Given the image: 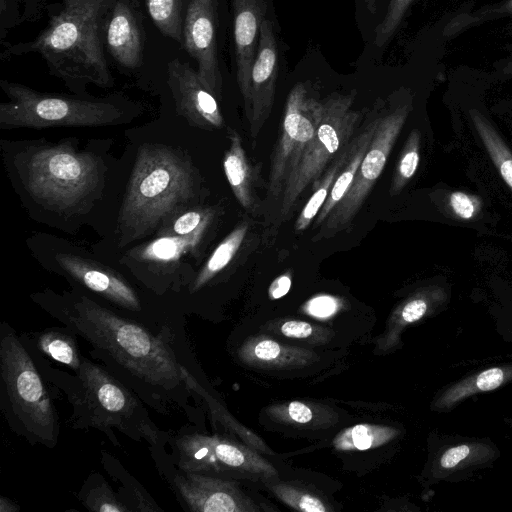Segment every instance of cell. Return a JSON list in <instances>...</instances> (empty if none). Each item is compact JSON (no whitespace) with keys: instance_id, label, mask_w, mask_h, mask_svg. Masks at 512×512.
<instances>
[{"instance_id":"cell-18","label":"cell","mask_w":512,"mask_h":512,"mask_svg":"<svg viewBox=\"0 0 512 512\" xmlns=\"http://www.w3.org/2000/svg\"><path fill=\"white\" fill-rule=\"evenodd\" d=\"M229 147L223 158V168L231 190L244 210L258 216L264 212V200L259 190L266 194L267 182L262 178L261 164H254L247 156L238 132L229 128Z\"/></svg>"},{"instance_id":"cell-22","label":"cell","mask_w":512,"mask_h":512,"mask_svg":"<svg viewBox=\"0 0 512 512\" xmlns=\"http://www.w3.org/2000/svg\"><path fill=\"white\" fill-rule=\"evenodd\" d=\"M448 301V293L440 286L418 289L406 298L392 313L387 331L379 340L378 347L387 351L400 343V336L410 324L439 311Z\"/></svg>"},{"instance_id":"cell-37","label":"cell","mask_w":512,"mask_h":512,"mask_svg":"<svg viewBox=\"0 0 512 512\" xmlns=\"http://www.w3.org/2000/svg\"><path fill=\"white\" fill-rule=\"evenodd\" d=\"M84 505L90 511L96 512H124L130 510L116 499L114 493L105 482L87 493Z\"/></svg>"},{"instance_id":"cell-11","label":"cell","mask_w":512,"mask_h":512,"mask_svg":"<svg viewBox=\"0 0 512 512\" xmlns=\"http://www.w3.org/2000/svg\"><path fill=\"white\" fill-rule=\"evenodd\" d=\"M178 466L200 474L237 473L263 479L278 476L276 469L247 447L219 435L185 434L176 440Z\"/></svg>"},{"instance_id":"cell-40","label":"cell","mask_w":512,"mask_h":512,"mask_svg":"<svg viewBox=\"0 0 512 512\" xmlns=\"http://www.w3.org/2000/svg\"><path fill=\"white\" fill-rule=\"evenodd\" d=\"M450 206L453 212L461 219H471L479 208L477 198L459 191L451 193Z\"/></svg>"},{"instance_id":"cell-5","label":"cell","mask_w":512,"mask_h":512,"mask_svg":"<svg viewBox=\"0 0 512 512\" xmlns=\"http://www.w3.org/2000/svg\"><path fill=\"white\" fill-rule=\"evenodd\" d=\"M27 192L46 208L72 212L88 200L101 180L99 160L66 144L28 152L18 164Z\"/></svg>"},{"instance_id":"cell-44","label":"cell","mask_w":512,"mask_h":512,"mask_svg":"<svg viewBox=\"0 0 512 512\" xmlns=\"http://www.w3.org/2000/svg\"><path fill=\"white\" fill-rule=\"evenodd\" d=\"M19 511V506L4 496L0 497V512H16Z\"/></svg>"},{"instance_id":"cell-45","label":"cell","mask_w":512,"mask_h":512,"mask_svg":"<svg viewBox=\"0 0 512 512\" xmlns=\"http://www.w3.org/2000/svg\"><path fill=\"white\" fill-rule=\"evenodd\" d=\"M366 5V8L371 12L375 13L376 11V2L377 0H363Z\"/></svg>"},{"instance_id":"cell-33","label":"cell","mask_w":512,"mask_h":512,"mask_svg":"<svg viewBox=\"0 0 512 512\" xmlns=\"http://www.w3.org/2000/svg\"><path fill=\"white\" fill-rule=\"evenodd\" d=\"M420 132L413 129L402 149L390 185V195H398L414 176L420 158Z\"/></svg>"},{"instance_id":"cell-23","label":"cell","mask_w":512,"mask_h":512,"mask_svg":"<svg viewBox=\"0 0 512 512\" xmlns=\"http://www.w3.org/2000/svg\"><path fill=\"white\" fill-rule=\"evenodd\" d=\"M380 115L381 111L370 113L361 123L349 145L346 162L337 176L327 200L314 221V228H319L323 224L349 190L355 174L372 142Z\"/></svg>"},{"instance_id":"cell-36","label":"cell","mask_w":512,"mask_h":512,"mask_svg":"<svg viewBox=\"0 0 512 512\" xmlns=\"http://www.w3.org/2000/svg\"><path fill=\"white\" fill-rule=\"evenodd\" d=\"M269 413L275 420L293 424H308L317 417L316 409L300 401L273 406Z\"/></svg>"},{"instance_id":"cell-14","label":"cell","mask_w":512,"mask_h":512,"mask_svg":"<svg viewBox=\"0 0 512 512\" xmlns=\"http://www.w3.org/2000/svg\"><path fill=\"white\" fill-rule=\"evenodd\" d=\"M278 77V46L270 20L261 26L258 48L246 93L244 112L252 138H256L269 118L275 99Z\"/></svg>"},{"instance_id":"cell-15","label":"cell","mask_w":512,"mask_h":512,"mask_svg":"<svg viewBox=\"0 0 512 512\" xmlns=\"http://www.w3.org/2000/svg\"><path fill=\"white\" fill-rule=\"evenodd\" d=\"M184 473L175 477L174 484L191 511L255 512L264 509L233 481L194 472Z\"/></svg>"},{"instance_id":"cell-28","label":"cell","mask_w":512,"mask_h":512,"mask_svg":"<svg viewBox=\"0 0 512 512\" xmlns=\"http://www.w3.org/2000/svg\"><path fill=\"white\" fill-rule=\"evenodd\" d=\"M348 148L349 146L328 166V168L319 179L316 187L313 190V193L309 197L306 204L302 207L295 220L294 230L296 232H303L311 225L313 221H315L317 215L319 214L332 190V186L337 176L341 172V169L346 162L348 156Z\"/></svg>"},{"instance_id":"cell-46","label":"cell","mask_w":512,"mask_h":512,"mask_svg":"<svg viewBox=\"0 0 512 512\" xmlns=\"http://www.w3.org/2000/svg\"><path fill=\"white\" fill-rule=\"evenodd\" d=\"M506 422H507V425L510 427V429L512 430V416L509 418V419H506Z\"/></svg>"},{"instance_id":"cell-25","label":"cell","mask_w":512,"mask_h":512,"mask_svg":"<svg viewBox=\"0 0 512 512\" xmlns=\"http://www.w3.org/2000/svg\"><path fill=\"white\" fill-rule=\"evenodd\" d=\"M252 221L244 219L219 243L214 249L193 284L192 291H196L206 285L224 269H226L236 258L244 255L245 249L253 248L254 235H251Z\"/></svg>"},{"instance_id":"cell-41","label":"cell","mask_w":512,"mask_h":512,"mask_svg":"<svg viewBox=\"0 0 512 512\" xmlns=\"http://www.w3.org/2000/svg\"><path fill=\"white\" fill-rule=\"evenodd\" d=\"M341 302L328 295H320L312 298L305 306L306 313L320 318H326L336 313Z\"/></svg>"},{"instance_id":"cell-4","label":"cell","mask_w":512,"mask_h":512,"mask_svg":"<svg viewBox=\"0 0 512 512\" xmlns=\"http://www.w3.org/2000/svg\"><path fill=\"white\" fill-rule=\"evenodd\" d=\"M355 93H332L321 100V118L315 135L289 177L280 201L264 223L263 238L274 237L299 206L303 194L316 187L328 166L347 149L356 135L362 114L353 108Z\"/></svg>"},{"instance_id":"cell-32","label":"cell","mask_w":512,"mask_h":512,"mask_svg":"<svg viewBox=\"0 0 512 512\" xmlns=\"http://www.w3.org/2000/svg\"><path fill=\"white\" fill-rule=\"evenodd\" d=\"M37 345L44 354L75 371L82 363L74 338L61 330L43 331L37 337Z\"/></svg>"},{"instance_id":"cell-31","label":"cell","mask_w":512,"mask_h":512,"mask_svg":"<svg viewBox=\"0 0 512 512\" xmlns=\"http://www.w3.org/2000/svg\"><path fill=\"white\" fill-rule=\"evenodd\" d=\"M148 13L158 30L183 43V0H146Z\"/></svg>"},{"instance_id":"cell-24","label":"cell","mask_w":512,"mask_h":512,"mask_svg":"<svg viewBox=\"0 0 512 512\" xmlns=\"http://www.w3.org/2000/svg\"><path fill=\"white\" fill-rule=\"evenodd\" d=\"M238 355L250 366L267 369L303 367L318 358L310 350L285 346L265 336L248 339L239 349Z\"/></svg>"},{"instance_id":"cell-2","label":"cell","mask_w":512,"mask_h":512,"mask_svg":"<svg viewBox=\"0 0 512 512\" xmlns=\"http://www.w3.org/2000/svg\"><path fill=\"white\" fill-rule=\"evenodd\" d=\"M50 311L72 332L144 383L166 390L185 384L182 366L169 346L138 323L85 296Z\"/></svg>"},{"instance_id":"cell-16","label":"cell","mask_w":512,"mask_h":512,"mask_svg":"<svg viewBox=\"0 0 512 512\" xmlns=\"http://www.w3.org/2000/svg\"><path fill=\"white\" fill-rule=\"evenodd\" d=\"M167 74L176 108L191 125L206 130L223 127L217 99L203 85L197 71L175 58L168 63Z\"/></svg>"},{"instance_id":"cell-42","label":"cell","mask_w":512,"mask_h":512,"mask_svg":"<svg viewBox=\"0 0 512 512\" xmlns=\"http://www.w3.org/2000/svg\"><path fill=\"white\" fill-rule=\"evenodd\" d=\"M292 284V279L289 273L282 274L275 278L270 284L268 289L269 298L272 300L279 299L286 295Z\"/></svg>"},{"instance_id":"cell-43","label":"cell","mask_w":512,"mask_h":512,"mask_svg":"<svg viewBox=\"0 0 512 512\" xmlns=\"http://www.w3.org/2000/svg\"><path fill=\"white\" fill-rule=\"evenodd\" d=\"M498 72L503 76H512V48L510 54L496 65Z\"/></svg>"},{"instance_id":"cell-7","label":"cell","mask_w":512,"mask_h":512,"mask_svg":"<svg viewBox=\"0 0 512 512\" xmlns=\"http://www.w3.org/2000/svg\"><path fill=\"white\" fill-rule=\"evenodd\" d=\"M9 101L0 104L2 128H45L52 126H102L123 116L117 104L41 93L25 85L2 80Z\"/></svg>"},{"instance_id":"cell-29","label":"cell","mask_w":512,"mask_h":512,"mask_svg":"<svg viewBox=\"0 0 512 512\" xmlns=\"http://www.w3.org/2000/svg\"><path fill=\"white\" fill-rule=\"evenodd\" d=\"M399 434L398 430L380 425L358 424L338 434L333 446L337 450H367L383 445Z\"/></svg>"},{"instance_id":"cell-8","label":"cell","mask_w":512,"mask_h":512,"mask_svg":"<svg viewBox=\"0 0 512 512\" xmlns=\"http://www.w3.org/2000/svg\"><path fill=\"white\" fill-rule=\"evenodd\" d=\"M321 111V100L305 84L299 82L293 86L286 99L280 135L271 153L265 222L273 215L289 177L313 139Z\"/></svg>"},{"instance_id":"cell-12","label":"cell","mask_w":512,"mask_h":512,"mask_svg":"<svg viewBox=\"0 0 512 512\" xmlns=\"http://www.w3.org/2000/svg\"><path fill=\"white\" fill-rule=\"evenodd\" d=\"M500 455L489 438L439 435L430 447L424 477L430 485L467 481L491 468Z\"/></svg>"},{"instance_id":"cell-35","label":"cell","mask_w":512,"mask_h":512,"mask_svg":"<svg viewBox=\"0 0 512 512\" xmlns=\"http://www.w3.org/2000/svg\"><path fill=\"white\" fill-rule=\"evenodd\" d=\"M415 0H390L383 20L375 29L374 44L380 48L393 37Z\"/></svg>"},{"instance_id":"cell-20","label":"cell","mask_w":512,"mask_h":512,"mask_svg":"<svg viewBox=\"0 0 512 512\" xmlns=\"http://www.w3.org/2000/svg\"><path fill=\"white\" fill-rule=\"evenodd\" d=\"M232 5L236 79L243 96L255 60L266 5L264 0H233Z\"/></svg>"},{"instance_id":"cell-13","label":"cell","mask_w":512,"mask_h":512,"mask_svg":"<svg viewBox=\"0 0 512 512\" xmlns=\"http://www.w3.org/2000/svg\"><path fill=\"white\" fill-rule=\"evenodd\" d=\"M217 1L190 0L183 25V44L197 62L203 85L216 97L222 95V76L217 55Z\"/></svg>"},{"instance_id":"cell-39","label":"cell","mask_w":512,"mask_h":512,"mask_svg":"<svg viewBox=\"0 0 512 512\" xmlns=\"http://www.w3.org/2000/svg\"><path fill=\"white\" fill-rule=\"evenodd\" d=\"M215 211L211 208L191 210L180 215L173 223L176 235L185 236L195 232L205 223L213 221Z\"/></svg>"},{"instance_id":"cell-1","label":"cell","mask_w":512,"mask_h":512,"mask_svg":"<svg viewBox=\"0 0 512 512\" xmlns=\"http://www.w3.org/2000/svg\"><path fill=\"white\" fill-rule=\"evenodd\" d=\"M117 0H62L61 9L32 41L10 46L9 55L39 53L49 72L77 94L89 84L113 86L104 54L105 31Z\"/></svg>"},{"instance_id":"cell-19","label":"cell","mask_w":512,"mask_h":512,"mask_svg":"<svg viewBox=\"0 0 512 512\" xmlns=\"http://www.w3.org/2000/svg\"><path fill=\"white\" fill-rule=\"evenodd\" d=\"M59 266L89 290L131 311H140L137 293L113 271L71 254L56 257Z\"/></svg>"},{"instance_id":"cell-9","label":"cell","mask_w":512,"mask_h":512,"mask_svg":"<svg viewBox=\"0 0 512 512\" xmlns=\"http://www.w3.org/2000/svg\"><path fill=\"white\" fill-rule=\"evenodd\" d=\"M80 381V406L89 425L106 429L115 427L134 437L157 440L156 431L147 422L142 407L128 389L106 370L86 359L76 370Z\"/></svg>"},{"instance_id":"cell-10","label":"cell","mask_w":512,"mask_h":512,"mask_svg":"<svg viewBox=\"0 0 512 512\" xmlns=\"http://www.w3.org/2000/svg\"><path fill=\"white\" fill-rule=\"evenodd\" d=\"M410 112L409 104H401L382 112L372 142L344 198L314 234L312 241L334 237L348 231L375 182L380 177L389 155Z\"/></svg>"},{"instance_id":"cell-26","label":"cell","mask_w":512,"mask_h":512,"mask_svg":"<svg viewBox=\"0 0 512 512\" xmlns=\"http://www.w3.org/2000/svg\"><path fill=\"white\" fill-rule=\"evenodd\" d=\"M211 224L212 221L207 222L189 235L158 238L139 251V256L146 261L158 263L175 261L200 245Z\"/></svg>"},{"instance_id":"cell-38","label":"cell","mask_w":512,"mask_h":512,"mask_svg":"<svg viewBox=\"0 0 512 512\" xmlns=\"http://www.w3.org/2000/svg\"><path fill=\"white\" fill-rule=\"evenodd\" d=\"M279 332L285 337L296 339H312L323 342L330 338V334L324 328L314 326L309 322L299 320H287L278 327Z\"/></svg>"},{"instance_id":"cell-3","label":"cell","mask_w":512,"mask_h":512,"mask_svg":"<svg viewBox=\"0 0 512 512\" xmlns=\"http://www.w3.org/2000/svg\"><path fill=\"white\" fill-rule=\"evenodd\" d=\"M195 194L196 176L189 162L170 147L142 146L119 213L121 245L151 233Z\"/></svg>"},{"instance_id":"cell-30","label":"cell","mask_w":512,"mask_h":512,"mask_svg":"<svg viewBox=\"0 0 512 512\" xmlns=\"http://www.w3.org/2000/svg\"><path fill=\"white\" fill-rule=\"evenodd\" d=\"M508 16H512V0H501L476 10L461 12L445 25L443 36L444 38L454 37L474 26Z\"/></svg>"},{"instance_id":"cell-34","label":"cell","mask_w":512,"mask_h":512,"mask_svg":"<svg viewBox=\"0 0 512 512\" xmlns=\"http://www.w3.org/2000/svg\"><path fill=\"white\" fill-rule=\"evenodd\" d=\"M269 487L277 498L295 510L304 512H327L332 509L318 496L293 485L287 483H273L270 484Z\"/></svg>"},{"instance_id":"cell-6","label":"cell","mask_w":512,"mask_h":512,"mask_svg":"<svg viewBox=\"0 0 512 512\" xmlns=\"http://www.w3.org/2000/svg\"><path fill=\"white\" fill-rule=\"evenodd\" d=\"M2 391L17 426L30 440L54 447L58 417L33 359L10 327L3 325L0 342Z\"/></svg>"},{"instance_id":"cell-27","label":"cell","mask_w":512,"mask_h":512,"mask_svg":"<svg viewBox=\"0 0 512 512\" xmlns=\"http://www.w3.org/2000/svg\"><path fill=\"white\" fill-rule=\"evenodd\" d=\"M469 115L491 160L512 190V153L510 149L481 112L471 109Z\"/></svg>"},{"instance_id":"cell-21","label":"cell","mask_w":512,"mask_h":512,"mask_svg":"<svg viewBox=\"0 0 512 512\" xmlns=\"http://www.w3.org/2000/svg\"><path fill=\"white\" fill-rule=\"evenodd\" d=\"M512 383V362L487 367L442 388L431 403V410L446 413L469 397L497 390Z\"/></svg>"},{"instance_id":"cell-17","label":"cell","mask_w":512,"mask_h":512,"mask_svg":"<svg viewBox=\"0 0 512 512\" xmlns=\"http://www.w3.org/2000/svg\"><path fill=\"white\" fill-rule=\"evenodd\" d=\"M105 44L122 67L135 69L143 61L145 36L138 0H117L111 11Z\"/></svg>"}]
</instances>
